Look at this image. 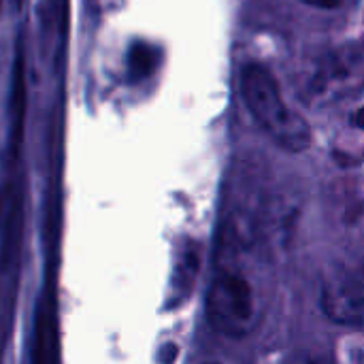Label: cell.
Returning <instances> with one entry per match:
<instances>
[{
	"mask_svg": "<svg viewBox=\"0 0 364 364\" xmlns=\"http://www.w3.org/2000/svg\"><path fill=\"white\" fill-rule=\"evenodd\" d=\"M241 81L247 109L277 145L288 151H303L311 145L309 124L284 102L279 83L267 66L247 64Z\"/></svg>",
	"mask_w": 364,
	"mask_h": 364,
	"instance_id": "1",
	"label": "cell"
},
{
	"mask_svg": "<svg viewBox=\"0 0 364 364\" xmlns=\"http://www.w3.org/2000/svg\"><path fill=\"white\" fill-rule=\"evenodd\" d=\"M207 316L211 326L226 337L239 339L250 335L260 320L250 282L232 271L218 273L209 288Z\"/></svg>",
	"mask_w": 364,
	"mask_h": 364,
	"instance_id": "2",
	"label": "cell"
},
{
	"mask_svg": "<svg viewBox=\"0 0 364 364\" xmlns=\"http://www.w3.org/2000/svg\"><path fill=\"white\" fill-rule=\"evenodd\" d=\"M322 311L341 326H364V256L335 267L322 284Z\"/></svg>",
	"mask_w": 364,
	"mask_h": 364,
	"instance_id": "3",
	"label": "cell"
},
{
	"mask_svg": "<svg viewBox=\"0 0 364 364\" xmlns=\"http://www.w3.org/2000/svg\"><path fill=\"white\" fill-rule=\"evenodd\" d=\"M19 239V194L13 183L0 192V269H9Z\"/></svg>",
	"mask_w": 364,
	"mask_h": 364,
	"instance_id": "4",
	"label": "cell"
},
{
	"mask_svg": "<svg viewBox=\"0 0 364 364\" xmlns=\"http://www.w3.org/2000/svg\"><path fill=\"white\" fill-rule=\"evenodd\" d=\"M158 66V49L145 41H136L128 53V70L134 81L149 77Z\"/></svg>",
	"mask_w": 364,
	"mask_h": 364,
	"instance_id": "5",
	"label": "cell"
},
{
	"mask_svg": "<svg viewBox=\"0 0 364 364\" xmlns=\"http://www.w3.org/2000/svg\"><path fill=\"white\" fill-rule=\"evenodd\" d=\"M286 364H333L328 358H324V356H318V354H299V356H294L290 363Z\"/></svg>",
	"mask_w": 364,
	"mask_h": 364,
	"instance_id": "6",
	"label": "cell"
},
{
	"mask_svg": "<svg viewBox=\"0 0 364 364\" xmlns=\"http://www.w3.org/2000/svg\"><path fill=\"white\" fill-rule=\"evenodd\" d=\"M311 6H318V9H337L343 0H303Z\"/></svg>",
	"mask_w": 364,
	"mask_h": 364,
	"instance_id": "7",
	"label": "cell"
},
{
	"mask_svg": "<svg viewBox=\"0 0 364 364\" xmlns=\"http://www.w3.org/2000/svg\"><path fill=\"white\" fill-rule=\"evenodd\" d=\"M354 124H356L358 128H364V107L354 113Z\"/></svg>",
	"mask_w": 364,
	"mask_h": 364,
	"instance_id": "8",
	"label": "cell"
},
{
	"mask_svg": "<svg viewBox=\"0 0 364 364\" xmlns=\"http://www.w3.org/2000/svg\"><path fill=\"white\" fill-rule=\"evenodd\" d=\"M0 9H2V0H0Z\"/></svg>",
	"mask_w": 364,
	"mask_h": 364,
	"instance_id": "9",
	"label": "cell"
},
{
	"mask_svg": "<svg viewBox=\"0 0 364 364\" xmlns=\"http://www.w3.org/2000/svg\"><path fill=\"white\" fill-rule=\"evenodd\" d=\"M209 364H215V363H209Z\"/></svg>",
	"mask_w": 364,
	"mask_h": 364,
	"instance_id": "10",
	"label": "cell"
}]
</instances>
